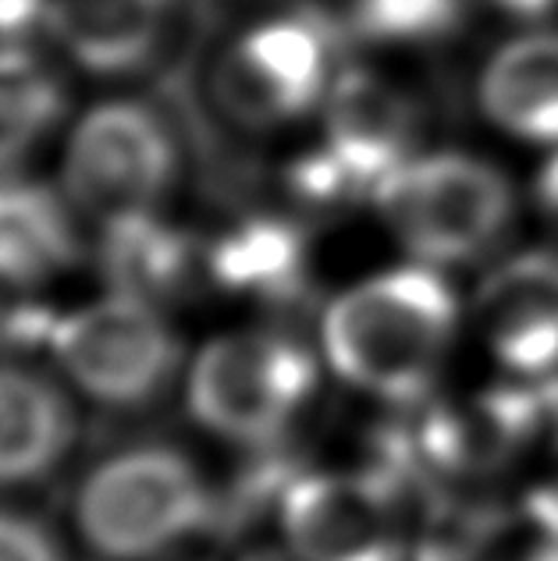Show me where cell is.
<instances>
[{
	"instance_id": "obj_8",
	"label": "cell",
	"mask_w": 558,
	"mask_h": 561,
	"mask_svg": "<svg viewBox=\"0 0 558 561\" xmlns=\"http://www.w3.org/2000/svg\"><path fill=\"white\" fill-rule=\"evenodd\" d=\"M282 526L299 561H406L399 494L371 472H320L296 480L282 501Z\"/></svg>"
},
{
	"instance_id": "obj_7",
	"label": "cell",
	"mask_w": 558,
	"mask_h": 561,
	"mask_svg": "<svg viewBox=\"0 0 558 561\" xmlns=\"http://www.w3.org/2000/svg\"><path fill=\"white\" fill-rule=\"evenodd\" d=\"M331 82V36L314 14H277L246 28L217 65V100L242 125L299 122Z\"/></svg>"
},
{
	"instance_id": "obj_20",
	"label": "cell",
	"mask_w": 558,
	"mask_h": 561,
	"mask_svg": "<svg viewBox=\"0 0 558 561\" xmlns=\"http://www.w3.org/2000/svg\"><path fill=\"white\" fill-rule=\"evenodd\" d=\"M0 561H65V554L47 526L0 508Z\"/></svg>"
},
{
	"instance_id": "obj_9",
	"label": "cell",
	"mask_w": 558,
	"mask_h": 561,
	"mask_svg": "<svg viewBox=\"0 0 558 561\" xmlns=\"http://www.w3.org/2000/svg\"><path fill=\"white\" fill-rule=\"evenodd\" d=\"M480 323L516 374H551L558 366V263L531 256L498 271L480 291Z\"/></svg>"
},
{
	"instance_id": "obj_21",
	"label": "cell",
	"mask_w": 558,
	"mask_h": 561,
	"mask_svg": "<svg viewBox=\"0 0 558 561\" xmlns=\"http://www.w3.org/2000/svg\"><path fill=\"white\" fill-rule=\"evenodd\" d=\"M54 0H0V43L4 47H29L36 33L50 28Z\"/></svg>"
},
{
	"instance_id": "obj_3",
	"label": "cell",
	"mask_w": 558,
	"mask_h": 561,
	"mask_svg": "<svg viewBox=\"0 0 558 561\" xmlns=\"http://www.w3.org/2000/svg\"><path fill=\"white\" fill-rule=\"evenodd\" d=\"M377 206L395 239L434 267L488 256L516 214L505 174L466 153L406 160L380 182Z\"/></svg>"
},
{
	"instance_id": "obj_11",
	"label": "cell",
	"mask_w": 558,
	"mask_h": 561,
	"mask_svg": "<svg viewBox=\"0 0 558 561\" xmlns=\"http://www.w3.org/2000/svg\"><path fill=\"white\" fill-rule=\"evenodd\" d=\"M171 0H54L50 39L93 76H125L153 57Z\"/></svg>"
},
{
	"instance_id": "obj_16",
	"label": "cell",
	"mask_w": 558,
	"mask_h": 561,
	"mask_svg": "<svg viewBox=\"0 0 558 561\" xmlns=\"http://www.w3.org/2000/svg\"><path fill=\"white\" fill-rule=\"evenodd\" d=\"M61 79L33 47L0 43V174L19 171L61 122Z\"/></svg>"
},
{
	"instance_id": "obj_6",
	"label": "cell",
	"mask_w": 558,
	"mask_h": 561,
	"mask_svg": "<svg viewBox=\"0 0 558 561\" xmlns=\"http://www.w3.org/2000/svg\"><path fill=\"white\" fill-rule=\"evenodd\" d=\"M179 179V142L139 100H100L68 131L61 192L79 214L107 220L157 210Z\"/></svg>"
},
{
	"instance_id": "obj_13",
	"label": "cell",
	"mask_w": 558,
	"mask_h": 561,
	"mask_svg": "<svg viewBox=\"0 0 558 561\" xmlns=\"http://www.w3.org/2000/svg\"><path fill=\"white\" fill-rule=\"evenodd\" d=\"M480 103L509 136L558 146V33L505 43L483 68Z\"/></svg>"
},
{
	"instance_id": "obj_15",
	"label": "cell",
	"mask_w": 558,
	"mask_h": 561,
	"mask_svg": "<svg viewBox=\"0 0 558 561\" xmlns=\"http://www.w3.org/2000/svg\"><path fill=\"white\" fill-rule=\"evenodd\" d=\"M76 206L61 188L25 179L19 171L0 174V253L43 274H61L82 256Z\"/></svg>"
},
{
	"instance_id": "obj_2",
	"label": "cell",
	"mask_w": 558,
	"mask_h": 561,
	"mask_svg": "<svg viewBox=\"0 0 558 561\" xmlns=\"http://www.w3.org/2000/svg\"><path fill=\"white\" fill-rule=\"evenodd\" d=\"M210 515L200 469L164 445L114 451L76 494V529L104 561H153L207 529Z\"/></svg>"
},
{
	"instance_id": "obj_12",
	"label": "cell",
	"mask_w": 558,
	"mask_h": 561,
	"mask_svg": "<svg viewBox=\"0 0 558 561\" xmlns=\"http://www.w3.org/2000/svg\"><path fill=\"white\" fill-rule=\"evenodd\" d=\"M71 440L68 398L25 366L0 363V486H25L61 466Z\"/></svg>"
},
{
	"instance_id": "obj_10",
	"label": "cell",
	"mask_w": 558,
	"mask_h": 561,
	"mask_svg": "<svg viewBox=\"0 0 558 561\" xmlns=\"http://www.w3.org/2000/svg\"><path fill=\"white\" fill-rule=\"evenodd\" d=\"M409 117L406 100L371 76H345L331 96V171L352 185H374L406 164Z\"/></svg>"
},
{
	"instance_id": "obj_4",
	"label": "cell",
	"mask_w": 558,
	"mask_h": 561,
	"mask_svg": "<svg viewBox=\"0 0 558 561\" xmlns=\"http://www.w3.org/2000/svg\"><path fill=\"white\" fill-rule=\"evenodd\" d=\"M317 388L310 352L277 334L239 331L203 345L185 370L193 420L235 445H271Z\"/></svg>"
},
{
	"instance_id": "obj_18",
	"label": "cell",
	"mask_w": 558,
	"mask_h": 561,
	"mask_svg": "<svg viewBox=\"0 0 558 561\" xmlns=\"http://www.w3.org/2000/svg\"><path fill=\"white\" fill-rule=\"evenodd\" d=\"M47 280L50 274L0 253V359L50 345L61 309L50 302Z\"/></svg>"
},
{
	"instance_id": "obj_14",
	"label": "cell",
	"mask_w": 558,
	"mask_h": 561,
	"mask_svg": "<svg viewBox=\"0 0 558 561\" xmlns=\"http://www.w3.org/2000/svg\"><path fill=\"white\" fill-rule=\"evenodd\" d=\"M96 263L107 291L136 295L160 306L182 291L193 267V249L157 210H128L100 220Z\"/></svg>"
},
{
	"instance_id": "obj_5",
	"label": "cell",
	"mask_w": 558,
	"mask_h": 561,
	"mask_svg": "<svg viewBox=\"0 0 558 561\" xmlns=\"http://www.w3.org/2000/svg\"><path fill=\"white\" fill-rule=\"evenodd\" d=\"M47 352L71 388L111 409L146 405L182 363L179 334L160 306L122 291L61 313Z\"/></svg>"
},
{
	"instance_id": "obj_19",
	"label": "cell",
	"mask_w": 558,
	"mask_h": 561,
	"mask_svg": "<svg viewBox=\"0 0 558 561\" xmlns=\"http://www.w3.org/2000/svg\"><path fill=\"white\" fill-rule=\"evenodd\" d=\"M352 22L371 39L428 43L463 22V0H356Z\"/></svg>"
},
{
	"instance_id": "obj_17",
	"label": "cell",
	"mask_w": 558,
	"mask_h": 561,
	"mask_svg": "<svg viewBox=\"0 0 558 561\" xmlns=\"http://www.w3.org/2000/svg\"><path fill=\"white\" fill-rule=\"evenodd\" d=\"M296 242L271 220L231 228L210 253V271L231 291H282L296 274Z\"/></svg>"
},
{
	"instance_id": "obj_22",
	"label": "cell",
	"mask_w": 558,
	"mask_h": 561,
	"mask_svg": "<svg viewBox=\"0 0 558 561\" xmlns=\"http://www.w3.org/2000/svg\"><path fill=\"white\" fill-rule=\"evenodd\" d=\"M491 4L509 14H520V19H537V14L555 11L558 0H491Z\"/></svg>"
},
{
	"instance_id": "obj_1",
	"label": "cell",
	"mask_w": 558,
	"mask_h": 561,
	"mask_svg": "<svg viewBox=\"0 0 558 561\" xmlns=\"http://www.w3.org/2000/svg\"><path fill=\"white\" fill-rule=\"evenodd\" d=\"M455 328L459 302L445 277L431 267H399L331 302L324 352L338 377L360 391L413 402L442 370Z\"/></svg>"
}]
</instances>
